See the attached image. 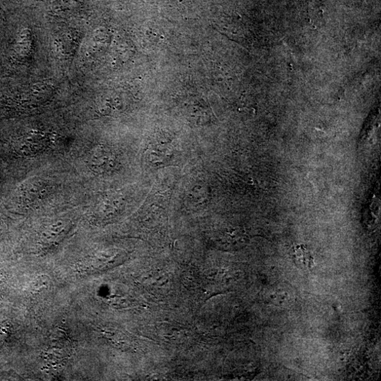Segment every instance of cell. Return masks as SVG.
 <instances>
[{"instance_id": "1", "label": "cell", "mask_w": 381, "mask_h": 381, "mask_svg": "<svg viewBox=\"0 0 381 381\" xmlns=\"http://www.w3.org/2000/svg\"><path fill=\"white\" fill-rule=\"evenodd\" d=\"M116 163V157L110 150L97 148L92 152L89 160L91 169L98 173L109 171Z\"/></svg>"}, {"instance_id": "2", "label": "cell", "mask_w": 381, "mask_h": 381, "mask_svg": "<svg viewBox=\"0 0 381 381\" xmlns=\"http://www.w3.org/2000/svg\"><path fill=\"white\" fill-rule=\"evenodd\" d=\"M269 300L277 307L285 308L293 302L294 294L287 287L281 285L270 290Z\"/></svg>"}, {"instance_id": "3", "label": "cell", "mask_w": 381, "mask_h": 381, "mask_svg": "<svg viewBox=\"0 0 381 381\" xmlns=\"http://www.w3.org/2000/svg\"><path fill=\"white\" fill-rule=\"evenodd\" d=\"M190 204L195 207L202 206L209 201V193L206 186L197 185L189 190L187 196Z\"/></svg>"}, {"instance_id": "4", "label": "cell", "mask_w": 381, "mask_h": 381, "mask_svg": "<svg viewBox=\"0 0 381 381\" xmlns=\"http://www.w3.org/2000/svg\"><path fill=\"white\" fill-rule=\"evenodd\" d=\"M64 228L65 224L62 221L55 222L45 229L42 238L46 242H52L60 237Z\"/></svg>"}, {"instance_id": "5", "label": "cell", "mask_w": 381, "mask_h": 381, "mask_svg": "<svg viewBox=\"0 0 381 381\" xmlns=\"http://www.w3.org/2000/svg\"><path fill=\"white\" fill-rule=\"evenodd\" d=\"M117 257L118 254L112 252L100 254L96 256L94 264L97 269H103L112 265Z\"/></svg>"}, {"instance_id": "6", "label": "cell", "mask_w": 381, "mask_h": 381, "mask_svg": "<svg viewBox=\"0 0 381 381\" xmlns=\"http://www.w3.org/2000/svg\"><path fill=\"white\" fill-rule=\"evenodd\" d=\"M51 283V280L49 276L42 275L35 278L32 283L31 288L34 292H41L48 289Z\"/></svg>"}]
</instances>
